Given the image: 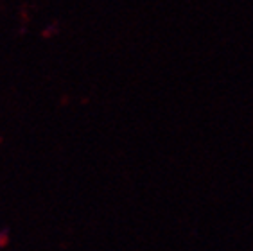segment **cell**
<instances>
[{
  "label": "cell",
  "mask_w": 253,
  "mask_h": 251,
  "mask_svg": "<svg viewBox=\"0 0 253 251\" xmlns=\"http://www.w3.org/2000/svg\"><path fill=\"white\" fill-rule=\"evenodd\" d=\"M9 244V233L7 232H0V250L4 246H7Z\"/></svg>",
  "instance_id": "6da1fadb"
}]
</instances>
